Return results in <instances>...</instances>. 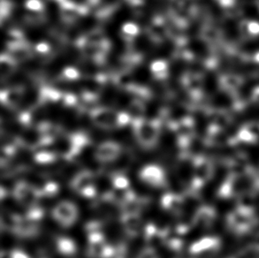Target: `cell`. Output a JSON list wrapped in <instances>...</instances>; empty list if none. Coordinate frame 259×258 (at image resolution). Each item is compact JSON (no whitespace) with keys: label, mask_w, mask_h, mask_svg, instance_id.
<instances>
[{"label":"cell","mask_w":259,"mask_h":258,"mask_svg":"<svg viewBox=\"0 0 259 258\" xmlns=\"http://www.w3.org/2000/svg\"><path fill=\"white\" fill-rule=\"evenodd\" d=\"M59 190H60V187L56 182H51L46 183L45 187L41 189V192L44 196L53 197L59 193Z\"/></svg>","instance_id":"obj_15"},{"label":"cell","mask_w":259,"mask_h":258,"mask_svg":"<svg viewBox=\"0 0 259 258\" xmlns=\"http://www.w3.org/2000/svg\"><path fill=\"white\" fill-rule=\"evenodd\" d=\"M21 216H18L16 214H13L10 212H3L2 214V227L9 230L12 233H15L17 229L18 225L20 222Z\"/></svg>","instance_id":"obj_12"},{"label":"cell","mask_w":259,"mask_h":258,"mask_svg":"<svg viewBox=\"0 0 259 258\" xmlns=\"http://www.w3.org/2000/svg\"><path fill=\"white\" fill-rule=\"evenodd\" d=\"M94 185V181H93V175L90 171H81L75 175L72 182H71V187L74 189L75 192L81 195V193L85 191L86 189L93 187Z\"/></svg>","instance_id":"obj_9"},{"label":"cell","mask_w":259,"mask_h":258,"mask_svg":"<svg viewBox=\"0 0 259 258\" xmlns=\"http://www.w3.org/2000/svg\"><path fill=\"white\" fill-rule=\"evenodd\" d=\"M14 198L28 209L37 205V202L42 196L41 189H36L28 182H19L14 186Z\"/></svg>","instance_id":"obj_1"},{"label":"cell","mask_w":259,"mask_h":258,"mask_svg":"<svg viewBox=\"0 0 259 258\" xmlns=\"http://www.w3.org/2000/svg\"><path fill=\"white\" fill-rule=\"evenodd\" d=\"M9 258H30V256L26 254L25 252L21 251L20 249H14L8 254Z\"/></svg>","instance_id":"obj_17"},{"label":"cell","mask_w":259,"mask_h":258,"mask_svg":"<svg viewBox=\"0 0 259 258\" xmlns=\"http://www.w3.org/2000/svg\"><path fill=\"white\" fill-rule=\"evenodd\" d=\"M35 161L41 164H52L57 160V154L50 151H40L35 155Z\"/></svg>","instance_id":"obj_13"},{"label":"cell","mask_w":259,"mask_h":258,"mask_svg":"<svg viewBox=\"0 0 259 258\" xmlns=\"http://www.w3.org/2000/svg\"><path fill=\"white\" fill-rule=\"evenodd\" d=\"M161 206L162 208L166 211L177 214V213L180 212V210L182 209V197L179 196V195L170 194V193L165 194V195L162 196Z\"/></svg>","instance_id":"obj_10"},{"label":"cell","mask_w":259,"mask_h":258,"mask_svg":"<svg viewBox=\"0 0 259 258\" xmlns=\"http://www.w3.org/2000/svg\"><path fill=\"white\" fill-rule=\"evenodd\" d=\"M121 153V148L118 143L107 142L100 144L95 151V157L100 162L115 160Z\"/></svg>","instance_id":"obj_5"},{"label":"cell","mask_w":259,"mask_h":258,"mask_svg":"<svg viewBox=\"0 0 259 258\" xmlns=\"http://www.w3.org/2000/svg\"><path fill=\"white\" fill-rule=\"evenodd\" d=\"M57 250L61 255H73L77 250L74 241L67 237H59L56 241Z\"/></svg>","instance_id":"obj_11"},{"label":"cell","mask_w":259,"mask_h":258,"mask_svg":"<svg viewBox=\"0 0 259 258\" xmlns=\"http://www.w3.org/2000/svg\"><path fill=\"white\" fill-rule=\"evenodd\" d=\"M130 180L125 175H114L112 176V185L116 189L126 190L130 187Z\"/></svg>","instance_id":"obj_14"},{"label":"cell","mask_w":259,"mask_h":258,"mask_svg":"<svg viewBox=\"0 0 259 258\" xmlns=\"http://www.w3.org/2000/svg\"><path fill=\"white\" fill-rule=\"evenodd\" d=\"M137 139L145 149H151L158 142V131L156 127L149 124H141L136 128Z\"/></svg>","instance_id":"obj_4"},{"label":"cell","mask_w":259,"mask_h":258,"mask_svg":"<svg viewBox=\"0 0 259 258\" xmlns=\"http://www.w3.org/2000/svg\"><path fill=\"white\" fill-rule=\"evenodd\" d=\"M39 233L38 221L31 220L28 217L20 218V222L14 234L22 238L35 237Z\"/></svg>","instance_id":"obj_7"},{"label":"cell","mask_w":259,"mask_h":258,"mask_svg":"<svg viewBox=\"0 0 259 258\" xmlns=\"http://www.w3.org/2000/svg\"><path fill=\"white\" fill-rule=\"evenodd\" d=\"M121 224L124 231L130 237H137L142 228L140 214L122 213Z\"/></svg>","instance_id":"obj_6"},{"label":"cell","mask_w":259,"mask_h":258,"mask_svg":"<svg viewBox=\"0 0 259 258\" xmlns=\"http://www.w3.org/2000/svg\"><path fill=\"white\" fill-rule=\"evenodd\" d=\"M115 248L105 241L98 243H89L88 256L90 258H112L115 255Z\"/></svg>","instance_id":"obj_8"},{"label":"cell","mask_w":259,"mask_h":258,"mask_svg":"<svg viewBox=\"0 0 259 258\" xmlns=\"http://www.w3.org/2000/svg\"><path fill=\"white\" fill-rule=\"evenodd\" d=\"M136 258H158V256L154 248L149 247L143 249Z\"/></svg>","instance_id":"obj_16"},{"label":"cell","mask_w":259,"mask_h":258,"mask_svg":"<svg viewBox=\"0 0 259 258\" xmlns=\"http://www.w3.org/2000/svg\"><path fill=\"white\" fill-rule=\"evenodd\" d=\"M139 177L143 182L154 188L166 186V178L164 170L156 164H148L141 170Z\"/></svg>","instance_id":"obj_3"},{"label":"cell","mask_w":259,"mask_h":258,"mask_svg":"<svg viewBox=\"0 0 259 258\" xmlns=\"http://www.w3.org/2000/svg\"><path fill=\"white\" fill-rule=\"evenodd\" d=\"M52 215L61 227L67 228L72 227L77 220V207L73 202L63 201L53 208Z\"/></svg>","instance_id":"obj_2"}]
</instances>
